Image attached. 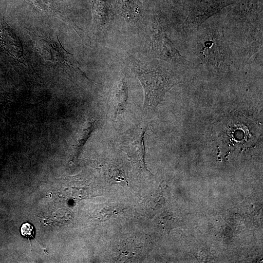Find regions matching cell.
I'll return each instance as SVG.
<instances>
[{
	"label": "cell",
	"mask_w": 263,
	"mask_h": 263,
	"mask_svg": "<svg viewBox=\"0 0 263 263\" xmlns=\"http://www.w3.org/2000/svg\"><path fill=\"white\" fill-rule=\"evenodd\" d=\"M133 72L140 80L144 90L143 115L153 111L165 93L171 86L172 82L157 69L150 68L149 64L136 59H131Z\"/></svg>",
	"instance_id": "6da1fadb"
},
{
	"label": "cell",
	"mask_w": 263,
	"mask_h": 263,
	"mask_svg": "<svg viewBox=\"0 0 263 263\" xmlns=\"http://www.w3.org/2000/svg\"><path fill=\"white\" fill-rule=\"evenodd\" d=\"M143 124L136 125L123 133L119 141V144L120 149L127 154L133 169L144 173L148 170L144 162V143L147 127Z\"/></svg>",
	"instance_id": "7a4b0ae2"
},
{
	"label": "cell",
	"mask_w": 263,
	"mask_h": 263,
	"mask_svg": "<svg viewBox=\"0 0 263 263\" xmlns=\"http://www.w3.org/2000/svg\"><path fill=\"white\" fill-rule=\"evenodd\" d=\"M128 90L123 80L117 82L111 95L110 103L112 114L114 119L125 111L128 104Z\"/></svg>",
	"instance_id": "3957f363"
},
{
	"label": "cell",
	"mask_w": 263,
	"mask_h": 263,
	"mask_svg": "<svg viewBox=\"0 0 263 263\" xmlns=\"http://www.w3.org/2000/svg\"><path fill=\"white\" fill-rule=\"evenodd\" d=\"M107 174L112 180L116 182H127L124 172L114 165L108 166Z\"/></svg>",
	"instance_id": "277c9868"
},
{
	"label": "cell",
	"mask_w": 263,
	"mask_h": 263,
	"mask_svg": "<svg viewBox=\"0 0 263 263\" xmlns=\"http://www.w3.org/2000/svg\"><path fill=\"white\" fill-rule=\"evenodd\" d=\"M20 233L23 236L27 238H33L35 235L34 226L28 223L23 224L20 227Z\"/></svg>",
	"instance_id": "5b68a950"
}]
</instances>
